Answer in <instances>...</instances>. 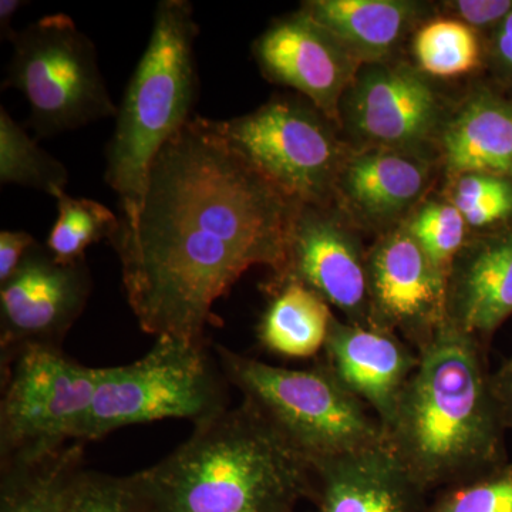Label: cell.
I'll use <instances>...</instances> for the list:
<instances>
[{
	"label": "cell",
	"mask_w": 512,
	"mask_h": 512,
	"mask_svg": "<svg viewBox=\"0 0 512 512\" xmlns=\"http://www.w3.org/2000/svg\"><path fill=\"white\" fill-rule=\"evenodd\" d=\"M301 202L195 116L158 154L136 224L110 244L128 305L146 333L204 342L212 306L252 266L275 275Z\"/></svg>",
	"instance_id": "cell-1"
},
{
	"label": "cell",
	"mask_w": 512,
	"mask_h": 512,
	"mask_svg": "<svg viewBox=\"0 0 512 512\" xmlns=\"http://www.w3.org/2000/svg\"><path fill=\"white\" fill-rule=\"evenodd\" d=\"M490 376L487 349L448 322L420 352L386 434L394 456L429 497L508 463Z\"/></svg>",
	"instance_id": "cell-2"
},
{
	"label": "cell",
	"mask_w": 512,
	"mask_h": 512,
	"mask_svg": "<svg viewBox=\"0 0 512 512\" xmlns=\"http://www.w3.org/2000/svg\"><path fill=\"white\" fill-rule=\"evenodd\" d=\"M133 477L151 512H296L312 495L311 463L244 400Z\"/></svg>",
	"instance_id": "cell-3"
},
{
	"label": "cell",
	"mask_w": 512,
	"mask_h": 512,
	"mask_svg": "<svg viewBox=\"0 0 512 512\" xmlns=\"http://www.w3.org/2000/svg\"><path fill=\"white\" fill-rule=\"evenodd\" d=\"M198 35L191 2H158L148 45L128 80L106 148L104 180L119 197L123 227L136 224L158 154L192 119L200 90Z\"/></svg>",
	"instance_id": "cell-4"
},
{
	"label": "cell",
	"mask_w": 512,
	"mask_h": 512,
	"mask_svg": "<svg viewBox=\"0 0 512 512\" xmlns=\"http://www.w3.org/2000/svg\"><path fill=\"white\" fill-rule=\"evenodd\" d=\"M218 363L242 400L309 463L389 446L383 424L325 362L288 369L217 346Z\"/></svg>",
	"instance_id": "cell-5"
},
{
	"label": "cell",
	"mask_w": 512,
	"mask_h": 512,
	"mask_svg": "<svg viewBox=\"0 0 512 512\" xmlns=\"http://www.w3.org/2000/svg\"><path fill=\"white\" fill-rule=\"evenodd\" d=\"M228 380L204 342L157 338L130 365L101 367L80 441H97L134 424L168 419L197 424L228 409Z\"/></svg>",
	"instance_id": "cell-6"
},
{
	"label": "cell",
	"mask_w": 512,
	"mask_h": 512,
	"mask_svg": "<svg viewBox=\"0 0 512 512\" xmlns=\"http://www.w3.org/2000/svg\"><path fill=\"white\" fill-rule=\"evenodd\" d=\"M10 43L13 55L2 87L26 97V126L36 138L116 119L119 107L107 90L96 46L69 15L43 16L16 32Z\"/></svg>",
	"instance_id": "cell-7"
},
{
	"label": "cell",
	"mask_w": 512,
	"mask_h": 512,
	"mask_svg": "<svg viewBox=\"0 0 512 512\" xmlns=\"http://www.w3.org/2000/svg\"><path fill=\"white\" fill-rule=\"evenodd\" d=\"M100 373L56 346H22L2 357L0 466L80 441Z\"/></svg>",
	"instance_id": "cell-8"
},
{
	"label": "cell",
	"mask_w": 512,
	"mask_h": 512,
	"mask_svg": "<svg viewBox=\"0 0 512 512\" xmlns=\"http://www.w3.org/2000/svg\"><path fill=\"white\" fill-rule=\"evenodd\" d=\"M330 123L311 101L275 97L245 116L218 121V127L293 200L326 207L348 160Z\"/></svg>",
	"instance_id": "cell-9"
},
{
	"label": "cell",
	"mask_w": 512,
	"mask_h": 512,
	"mask_svg": "<svg viewBox=\"0 0 512 512\" xmlns=\"http://www.w3.org/2000/svg\"><path fill=\"white\" fill-rule=\"evenodd\" d=\"M369 325L392 330L423 352L447 323V276L406 225L384 232L367 251Z\"/></svg>",
	"instance_id": "cell-10"
},
{
	"label": "cell",
	"mask_w": 512,
	"mask_h": 512,
	"mask_svg": "<svg viewBox=\"0 0 512 512\" xmlns=\"http://www.w3.org/2000/svg\"><path fill=\"white\" fill-rule=\"evenodd\" d=\"M90 292L86 261L60 264L46 245H33L18 271L0 285V356L28 345L62 348Z\"/></svg>",
	"instance_id": "cell-11"
},
{
	"label": "cell",
	"mask_w": 512,
	"mask_h": 512,
	"mask_svg": "<svg viewBox=\"0 0 512 512\" xmlns=\"http://www.w3.org/2000/svg\"><path fill=\"white\" fill-rule=\"evenodd\" d=\"M440 113L429 80L406 64H363L340 104V120L365 148L419 151Z\"/></svg>",
	"instance_id": "cell-12"
},
{
	"label": "cell",
	"mask_w": 512,
	"mask_h": 512,
	"mask_svg": "<svg viewBox=\"0 0 512 512\" xmlns=\"http://www.w3.org/2000/svg\"><path fill=\"white\" fill-rule=\"evenodd\" d=\"M276 281L308 286L348 322L369 325L367 251L348 224L326 207L301 205Z\"/></svg>",
	"instance_id": "cell-13"
},
{
	"label": "cell",
	"mask_w": 512,
	"mask_h": 512,
	"mask_svg": "<svg viewBox=\"0 0 512 512\" xmlns=\"http://www.w3.org/2000/svg\"><path fill=\"white\" fill-rule=\"evenodd\" d=\"M252 52L266 79L296 90L330 121L340 120V104L363 66L301 9L275 20Z\"/></svg>",
	"instance_id": "cell-14"
},
{
	"label": "cell",
	"mask_w": 512,
	"mask_h": 512,
	"mask_svg": "<svg viewBox=\"0 0 512 512\" xmlns=\"http://www.w3.org/2000/svg\"><path fill=\"white\" fill-rule=\"evenodd\" d=\"M323 362L389 429L420 353L392 330L333 318Z\"/></svg>",
	"instance_id": "cell-15"
},
{
	"label": "cell",
	"mask_w": 512,
	"mask_h": 512,
	"mask_svg": "<svg viewBox=\"0 0 512 512\" xmlns=\"http://www.w3.org/2000/svg\"><path fill=\"white\" fill-rule=\"evenodd\" d=\"M512 316V224L470 235L447 278V322L488 350Z\"/></svg>",
	"instance_id": "cell-16"
},
{
	"label": "cell",
	"mask_w": 512,
	"mask_h": 512,
	"mask_svg": "<svg viewBox=\"0 0 512 512\" xmlns=\"http://www.w3.org/2000/svg\"><path fill=\"white\" fill-rule=\"evenodd\" d=\"M311 466L316 512H423L429 501L389 446Z\"/></svg>",
	"instance_id": "cell-17"
},
{
	"label": "cell",
	"mask_w": 512,
	"mask_h": 512,
	"mask_svg": "<svg viewBox=\"0 0 512 512\" xmlns=\"http://www.w3.org/2000/svg\"><path fill=\"white\" fill-rule=\"evenodd\" d=\"M429 180L419 151L365 148L345 161L335 192L362 220L387 227L417 204Z\"/></svg>",
	"instance_id": "cell-18"
},
{
	"label": "cell",
	"mask_w": 512,
	"mask_h": 512,
	"mask_svg": "<svg viewBox=\"0 0 512 512\" xmlns=\"http://www.w3.org/2000/svg\"><path fill=\"white\" fill-rule=\"evenodd\" d=\"M448 174L507 175L512 178V97L478 87L443 128Z\"/></svg>",
	"instance_id": "cell-19"
},
{
	"label": "cell",
	"mask_w": 512,
	"mask_h": 512,
	"mask_svg": "<svg viewBox=\"0 0 512 512\" xmlns=\"http://www.w3.org/2000/svg\"><path fill=\"white\" fill-rule=\"evenodd\" d=\"M305 15L333 33L362 64L380 63L419 16L407 0H309Z\"/></svg>",
	"instance_id": "cell-20"
},
{
	"label": "cell",
	"mask_w": 512,
	"mask_h": 512,
	"mask_svg": "<svg viewBox=\"0 0 512 512\" xmlns=\"http://www.w3.org/2000/svg\"><path fill=\"white\" fill-rule=\"evenodd\" d=\"M272 291L256 329L262 348L288 359H311L323 353L335 318L332 306L296 281H276Z\"/></svg>",
	"instance_id": "cell-21"
},
{
	"label": "cell",
	"mask_w": 512,
	"mask_h": 512,
	"mask_svg": "<svg viewBox=\"0 0 512 512\" xmlns=\"http://www.w3.org/2000/svg\"><path fill=\"white\" fill-rule=\"evenodd\" d=\"M83 441L0 466V512H67L84 466Z\"/></svg>",
	"instance_id": "cell-22"
},
{
	"label": "cell",
	"mask_w": 512,
	"mask_h": 512,
	"mask_svg": "<svg viewBox=\"0 0 512 512\" xmlns=\"http://www.w3.org/2000/svg\"><path fill=\"white\" fill-rule=\"evenodd\" d=\"M0 183L33 188L56 200L69 183L64 164L37 146L5 107L0 109Z\"/></svg>",
	"instance_id": "cell-23"
},
{
	"label": "cell",
	"mask_w": 512,
	"mask_h": 512,
	"mask_svg": "<svg viewBox=\"0 0 512 512\" xmlns=\"http://www.w3.org/2000/svg\"><path fill=\"white\" fill-rule=\"evenodd\" d=\"M119 228L120 218L100 202L63 194L57 198V220L46 248L60 264H76L86 261L87 248L111 241Z\"/></svg>",
	"instance_id": "cell-24"
},
{
	"label": "cell",
	"mask_w": 512,
	"mask_h": 512,
	"mask_svg": "<svg viewBox=\"0 0 512 512\" xmlns=\"http://www.w3.org/2000/svg\"><path fill=\"white\" fill-rule=\"evenodd\" d=\"M420 72L440 79L464 76L481 62L476 30L458 19H436L421 26L413 40Z\"/></svg>",
	"instance_id": "cell-25"
},
{
	"label": "cell",
	"mask_w": 512,
	"mask_h": 512,
	"mask_svg": "<svg viewBox=\"0 0 512 512\" xmlns=\"http://www.w3.org/2000/svg\"><path fill=\"white\" fill-rule=\"evenodd\" d=\"M404 225L433 265L448 278L457 255L470 238V228L456 205L426 202Z\"/></svg>",
	"instance_id": "cell-26"
},
{
	"label": "cell",
	"mask_w": 512,
	"mask_h": 512,
	"mask_svg": "<svg viewBox=\"0 0 512 512\" xmlns=\"http://www.w3.org/2000/svg\"><path fill=\"white\" fill-rule=\"evenodd\" d=\"M451 202L470 231L478 234L512 224V178L488 173L460 175Z\"/></svg>",
	"instance_id": "cell-27"
},
{
	"label": "cell",
	"mask_w": 512,
	"mask_h": 512,
	"mask_svg": "<svg viewBox=\"0 0 512 512\" xmlns=\"http://www.w3.org/2000/svg\"><path fill=\"white\" fill-rule=\"evenodd\" d=\"M423 512H512V463L437 491Z\"/></svg>",
	"instance_id": "cell-28"
},
{
	"label": "cell",
	"mask_w": 512,
	"mask_h": 512,
	"mask_svg": "<svg viewBox=\"0 0 512 512\" xmlns=\"http://www.w3.org/2000/svg\"><path fill=\"white\" fill-rule=\"evenodd\" d=\"M67 512H151L133 474L110 476L84 470L74 485Z\"/></svg>",
	"instance_id": "cell-29"
},
{
	"label": "cell",
	"mask_w": 512,
	"mask_h": 512,
	"mask_svg": "<svg viewBox=\"0 0 512 512\" xmlns=\"http://www.w3.org/2000/svg\"><path fill=\"white\" fill-rule=\"evenodd\" d=\"M446 8L471 29L493 32L512 10V0H458Z\"/></svg>",
	"instance_id": "cell-30"
},
{
	"label": "cell",
	"mask_w": 512,
	"mask_h": 512,
	"mask_svg": "<svg viewBox=\"0 0 512 512\" xmlns=\"http://www.w3.org/2000/svg\"><path fill=\"white\" fill-rule=\"evenodd\" d=\"M488 40V57L495 76L512 89V10Z\"/></svg>",
	"instance_id": "cell-31"
},
{
	"label": "cell",
	"mask_w": 512,
	"mask_h": 512,
	"mask_svg": "<svg viewBox=\"0 0 512 512\" xmlns=\"http://www.w3.org/2000/svg\"><path fill=\"white\" fill-rule=\"evenodd\" d=\"M36 244L29 232L10 229L0 232V285L12 278L29 249Z\"/></svg>",
	"instance_id": "cell-32"
},
{
	"label": "cell",
	"mask_w": 512,
	"mask_h": 512,
	"mask_svg": "<svg viewBox=\"0 0 512 512\" xmlns=\"http://www.w3.org/2000/svg\"><path fill=\"white\" fill-rule=\"evenodd\" d=\"M490 387L504 429L512 430V355L491 372Z\"/></svg>",
	"instance_id": "cell-33"
},
{
	"label": "cell",
	"mask_w": 512,
	"mask_h": 512,
	"mask_svg": "<svg viewBox=\"0 0 512 512\" xmlns=\"http://www.w3.org/2000/svg\"><path fill=\"white\" fill-rule=\"evenodd\" d=\"M26 2L22 0H2L0 2V37L6 42H12L16 32L12 29V20Z\"/></svg>",
	"instance_id": "cell-34"
},
{
	"label": "cell",
	"mask_w": 512,
	"mask_h": 512,
	"mask_svg": "<svg viewBox=\"0 0 512 512\" xmlns=\"http://www.w3.org/2000/svg\"><path fill=\"white\" fill-rule=\"evenodd\" d=\"M313 512H316V511H313Z\"/></svg>",
	"instance_id": "cell-35"
}]
</instances>
